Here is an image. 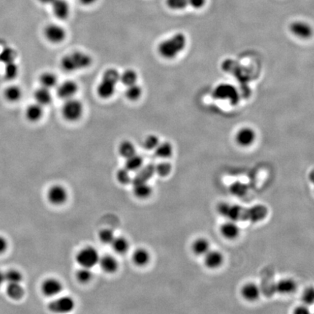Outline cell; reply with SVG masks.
<instances>
[{"mask_svg": "<svg viewBox=\"0 0 314 314\" xmlns=\"http://www.w3.org/2000/svg\"><path fill=\"white\" fill-rule=\"evenodd\" d=\"M73 299L69 297H64L53 300L49 305V309L53 313H66L72 311L74 308Z\"/></svg>", "mask_w": 314, "mask_h": 314, "instance_id": "cell-10", "label": "cell"}, {"mask_svg": "<svg viewBox=\"0 0 314 314\" xmlns=\"http://www.w3.org/2000/svg\"><path fill=\"white\" fill-rule=\"evenodd\" d=\"M155 154L159 158L168 159L172 156L173 153V147L171 143L168 142L159 143L154 149Z\"/></svg>", "mask_w": 314, "mask_h": 314, "instance_id": "cell-27", "label": "cell"}, {"mask_svg": "<svg viewBox=\"0 0 314 314\" xmlns=\"http://www.w3.org/2000/svg\"><path fill=\"white\" fill-rule=\"evenodd\" d=\"M308 305H301L296 307L294 310V313L295 314H308L309 313V309L308 308Z\"/></svg>", "mask_w": 314, "mask_h": 314, "instance_id": "cell-48", "label": "cell"}, {"mask_svg": "<svg viewBox=\"0 0 314 314\" xmlns=\"http://www.w3.org/2000/svg\"><path fill=\"white\" fill-rule=\"evenodd\" d=\"M138 79V74L134 69H127L119 75V82H121L126 87L137 83Z\"/></svg>", "mask_w": 314, "mask_h": 314, "instance_id": "cell-28", "label": "cell"}, {"mask_svg": "<svg viewBox=\"0 0 314 314\" xmlns=\"http://www.w3.org/2000/svg\"><path fill=\"white\" fill-rule=\"evenodd\" d=\"M290 31L295 36L302 39H308L311 37L312 28L308 23L302 21H295L290 26Z\"/></svg>", "mask_w": 314, "mask_h": 314, "instance_id": "cell-18", "label": "cell"}, {"mask_svg": "<svg viewBox=\"0 0 314 314\" xmlns=\"http://www.w3.org/2000/svg\"><path fill=\"white\" fill-rule=\"evenodd\" d=\"M8 243L6 238L0 236V254H3L8 249Z\"/></svg>", "mask_w": 314, "mask_h": 314, "instance_id": "cell-49", "label": "cell"}, {"mask_svg": "<svg viewBox=\"0 0 314 314\" xmlns=\"http://www.w3.org/2000/svg\"><path fill=\"white\" fill-rule=\"evenodd\" d=\"M133 192L137 197L140 199H146L152 194V188L148 183L133 185Z\"/></svg>", "mask_w": 314, "mask_h": 314, "instance_id": "cell-30", "label": "cell"}, {"mask_svg": "<svg viewBox=\"0 0 314 314\" xmlns=\"http://www.w3.org/2000/svg\"><path fill=\"white\" fill-rule=\"evenodd\" d=\"M160 138L155 135H150L147 136L146 139L144 140L143 143V148H146L148 151L154 150L160 143Z\"/></svg>", "mask_w": 314, "mask_h": 314, "instance_id": "cell-41", "label": "cell"}, {"mask_svg": "<svg viewBox=\"0 0 314 314\" xmlns=\"http://www.w3.org/2000/svg\"><path fill=\"white\" fill-rule=\"evenodd\" d=\"M224 262V256L218 250L210 249L204 256V263L209 269H217L222 266Z\"/></svg>", "mask_w": 314, "mask_h": 314, "instance_id": "cell-11", "label": "cell"}, {"mask_svg": "<svg viewBox=\"0 0 314 314\" xmlns=\"http://www.w3.org/2000/svg\"><path fill=\"white\" fill-rule=\"evenodd\" d=\"M99 263L101 267L107 273L115 272L118 268V263L114 257L106 256L100 258Z\"/></svg>", "mask_w": 314, "mask_h": 314, "instance_id": "cell-26", "label": "cell"}, {"mask_svg": "<svg viewBox=\"0 0 314 314\" xmlns=\"http://www.w3.org/2000/svg\"><path fill=\"white\" fill-rule=\"evenodd\" d=\"M99 253L93 247L88 246L82 249L77 256V261L82 267L91 268L99 263Z\"/></svg>", "mask_w": 314, "mask_h": 314, "instance_id": "cell-7", "label": "cell"}, {"mask_svg": "<svg viewBox=\"0 0 314 314\" xmlns=\"http://www.w3.org/2000/svg\"><path fill=\"white\" fill-rule=\"evenodd\" d=\"M172 170H173V167L170 163H162L159 164L158 165H155V173H157V175H160V177H167L171 173Z\"/></svg>", "mask_w": 314, "mask_h": 314, "instance_id": "cell-38", "label": "cell"}, {"mask_svg": "<svg viewBox=\"0 0 314 314\" xmlns=\"http://www.w3.org/2000/svg\"><path fill=\"white\" fill-rule=\"evenodd\" d=\"M217 211L228 220L244 221L258 223L264 220L268 215L267 207L263 204H257L251 207H243L236 204L221 202L217 207Z\"/></svg>", "mask_w": 314, "mask_h": 314, "instance_id": "cell-1", "label": "cell"}, {"mask_svg": "<svg viewBox=\"0 0 314 314\" xmlns=\"http://www.w3.org/2000/svg\"><path fill=\"white\" fill-rule=\"evenodd\" d=\"M42 290L47 297L56 296L61 292L62 285L55 278H49L42 285Z\"/></svg>", "mask_w": 314, "mask_h": 314, "instance_id": "cell-19", "label": "cell"}, {"mask_svg": "<svg viewBox=\"0 0 314 314\" xmlns=\"http://www.w3.org/2000/svg\"><path fill=\"white\" fill-rule=\"evenodd\" d=\"M189 4L188 0H167V5L170 9L183 10Z\"/></svg>", "mask_w": 314, "mask_h": 314, "instance_id": "cell-44", "label": "cell"}, {"mask_svg": "<svg viewBox=\"0 0 314 314\" xmlns=\"http://www.w3.org/2000/svg\"><path fill=\"white\" fill-rule=\"evenodd\" d=\"M189 4L196 9H200L203 8L206 3V0H188Z\"/></svg>", "mask_w": 314, "mask_h": 314, "instance_id": "cell-47", "label": "cell"}, {"mask_svg": "<svg viewBox=\"0 0 314 314\" xmlns=\"http://www.w3.org/2000/svg\"><path fill=\"white\" fill-rule=\"evenodd\" d=\"M47 197L52 204L60 205L67 201V192L61 185H54L49 190Z\"/></svg>", "mask_w": 314, "mask_h": 314, "instance_id": "cell-15", "label": "cell"}, {"mask_svg": "<svg viewBox=\"0 0 314 314\" xmlns=\"http://www.w3.org/2000/svg\"><path fill=\"white\" fill-rule=\"evenodd\" d=\"M77 277L80 282H88L92 277V273L91 272L90 268L82 267V269L79 270L77 272Z\"/></svg>", "mask_w": 314, "mask_h": 314, "instance_id": "cell-42", "label": "cell"}, {"mask_svg": "<svg viewBox=\"0 0 314 314\" xmlns=\"http://www.w3.org/2000/svg\"><path fill=\"white\" fill-rule=\"evenodd\" d=\"M127 99L131 101H136L141 99L143 94V89L141 86L136 83L127 87L125 90Z\"/></svg>", "mask_w": 314, "mask_h": 314, "instance_id": "cell-33", "label": "cell"}, {"mask_svg": "<svg viewBox=\"0 0 314 314\" xmlns=\"http://www.w3.org/2000/svg\"><path fill=\"white\" fill-rule=\"evenodd\" d=\"M119 153L124 159L128 158L136 153V146L131 141H122L119 146Z\"/></svg>", "mask_w": 314, "mask_h": 314, "instance_id": "cell-34", "label": "cell"}, {"mask_svg": "<svg viewBox=\"0 0 314 314\" xmlns=\"http://www.w3.org/2000/svg\"><path fill=\"white\" fill-rule=\"evenodd\" d=\"M186 42V37L183 34H176L159 45V53L164 58L173 59L183 51Z\"/></svg>", "mask_w": 314, "mask_h": 314, "instance_id": "cell-3", "label": "cell"}, {"mask_svg": "<svg viewBox=\"0 0 314 314\" xmlns=\"http://www.w3.org/2000/svg\"><path fill=\"white\" fill-rule=\"evenodd\" d=\"M6 282L8 284L20 283L22 281V275L16 270H10L5 273Z\"/></svg>", "mask_w": 314, "mask_h": 314, "instance_id": "cell-40", "label": "cell"}, {"mask_svg": "<svg viewBox=\"0 0 314 314\" xmlns=\"http://www.w3.org/2000/svg\"><path fill=\"white\" fill-rule=\"evenodd\" d=\"M111 245L113 246V249L116 253L119 254H124L128 251L129 248V244L128 241L124 238L117 237L114 239V241L111 243Z\"/></svg>", "mask_w": 314, "mask_h": 314, "instance_id": "cell-37", "label": "cell"}, {"mask_svg": "<svg viewBox=\"0 0 314 314\" xmlns=\"http://www.w3.org/2000/svg\"><path fill=\"white\" fill-rule=\"evenodd\" d=\"M119 75L120 73L115 69H109L104 72L96 89L101 99L107 100L114 96L119 82Z\"/></svg>", "mask_w": 314, "mask_h": 314, "instance_id": "cell-4", "label": "cell"}, {"mask_svg": "<svg viewBox=\"0 0 314 314\" xmlns=\"http://www.w3.org/2000/svg\"><path fill=\"white\" fill-rule=\"evenodd\" d=\"M6 282V277H5V273L0 271V286L3 285V283Z\"/></svg>", "mask_w": 314, "mask_h": 314, "instance_id": "cell-51", "label": "cell"}, {"mask_svg": "<svg viewBox=\"0 0 314 314\" xmlns=\"http://www.w3.org/2000/svg\"><path fill=\"white\" fill-rule=\"evenodd\" d=\"M16 57V52L11 47H6L0 52V62L4 64L5 65L7 64L15 62Z\"/></svg>", "mask_w": 314, "mask_h": 314, "instance_id": "cell-35", "label": "cell"}, {"mask_svg": "<svg viewBox=\"0 0 314 314\" xmlns=\"http://www.w3.org/2000/svg\"><path fill=\"white\" fill-rule=\"evenodd\" d=\"M247 191L248 187L245 184L240 183V182H236L233 183L230 187L231 193L236 197H242L245 195Z\"/></svg>", "mask_w": 314, "mask_h": 314, "instance_id": "cell-39", "label": "cell"}, {"mask_svg": "<svg viewBox=\"0 0 314 314\" xmlns=\"http://www.w3.org/2000/svg\"><path fill=\"white\" fill-rule=\"evenodd\" d=\"M192 251L196 256H204L210 250V242L206 238H197L192 246Z\"/></svg>", "mask_w": 314, "mask_h": 314, "instance_id": "cell-23", "label": "cell"}, {"mask_svg": "<svg viewBox=\"0 0 314 314\" xmlns=\"http://www.w3.org/2000/svg\"><path fill=\"white\" fill-rule=\"evenodd\" d=\"M43 106L41 105L37 104H32L28 105L25 112L26 119L31 122H37L42 119L44 114Z\"/></svg>", "mask_w": 314, "mask_h": 314, "instance_id": "cell-21", "label": "cell"}, {"mask_svg": "<svg viewBox=\"0 0 314 314\" xmlns=\"http://www.w3.org/2000/svg\"><path fill=\"white\" fill-rule=\"evenodd\" d=\"M82 4L85 5V6H89V5L93 4L96 3V0H79Z\"/></svg>", "mask_w": 314, "mask_h": 314, "instance_id": "cell-50", "label": "cell"}, {"mask_svg": "<svg viewBox=\"0 0 314 314\" xmlns=\"http://www.w3.org/2000/svg\"><path fill=\"white\" fill-rule=\"evenodd\" d=\"M155 173V165L149 164L146 166L142 167L138 170L136 176L132 178L131 183L133 185L136 184L148 183V180L153 177Z\"/></svg>", "mask_w": 314, "mask_h": 314, "instance_id": "cell-12", "label": "cell"}, {"mask_svg": "<svg viewBox=\"0 0 314 314\" xmlns=\"http://www.w3.org/2000/svg\"><path fill=\"white\" fill-rule=\"evenodd\" d=\"M213 97L217 99L228 100L232 105L238 104L239 101V92L234 85L230 84H221L214 89Z\"/></svg>", "mask_w": 314, "mask_h": 314, "instance_id": "cell-6", "label": "cell"}, {"mask_svg": "<svg viewBox=\"0 0 314 314\" xmlns=\"http://www.w3.org/2000/svg\"><path fill=\"white\" fill-rule=\"evenodd\" d=\"M92 58L88 53L82 51L70 52L60 60V67L64 72H79L90 67Z\"/></svg>", "mask_w": 314, "mask_h": 314, "instance_id": "cell-2", "label": "cell"}, {"mask_svg": "<svg viewBox=\"0 0 314 314\" xmlns=\"http://www.w3.org/2000/svg\"><path fill=\"white\" fill-rule=\"evenodd\" d=\"M22 96H23V91L19 86H8L4 91L5 98L10 102L15 103L20 101Z\"/></svg>", "mask_w": 314, "mask_h": 314, "instance_id": "cell-25", "label": "cell"}, {"mask_svg": "<svg viewBox=\"0 0 314 314\" xmlns=\"http://www.w3.org/2000/svg\"><path fill=\"white\" fill-rule=\"evenodd\" d=\"M39 81L41 84V87H45V88L48 89L55 88L58 84V79L56 74L50 72L42 73L40 75Z\"/></svg>", "mask_w": 314, "mask_h": 314, "instance_id": "cell-24", "label": "cell"}, {"mask_svg": "<svg viewBox=\"0 0 314 314\" xmlns=\"http://www.w3.org/2000/svg\"><path fill=\"white\" fill-rule=\"evenodd\" d=\"M84 106L79 100L71 99L65 101L62 106L61 113L63 117L69 121H77L82 116Z\"/></svg>", "mask_w": 314, "mask_h": 314, "instance_id": "cell-5", "label": "cell"}, {"mask_svg": "<svg viewBox=\"0 0 314 314\" xmlns=\"http://www.w3.org/2000/svg\"><path fill=\"white\" fill-rule=\"evenodd\" d=\"M256 137V133L251 128H242L236 134V141L240 146L247 147L254 143Z\"/></svg>", "mask_w": 314, "mask_h": 314, "instance_id": "cell-16", "label": "cell"}, {"mask_svg": "<svg viewBox=\"0 0 314 314\" xmlns=\"http://www.w3.org/2000/svg\"><path fill=\"white\" fill-rule=\"evenodd\" d=\"M117 179L121 184L127 185V184L131 183L132 178L130 175V171H128L126 168L121 169L117 173Z\"/></svg>", "mask_w": 314, "mask_h": 314, "instance_id": "cell-46", "label": "cell"}, {"mask_svg": "<svg viewBox=\"0 0 314 314\" xmlns=\"http://www.w3.org/2000/svg\"><path fill=\"white\" fill-rule=\"evenodd\" d=\"M7 294L13 300H20L24 295V290L20 283L8 284Z\"/></svg>", "mask_w": 314, "mask_h": 314, "instance_id": "cell-31", "label": "cell"}, {"mask_svg": "<svg viewBox=\"0 0 314 314\" xmlns=\"http://www.w3.org/2000/svg\"><path fill=\"white\" fill-rule=\"evenodd\" d=\"M150 261V255L145 249H138L133 254V261L137 266H144Z\"/></svg>", "mask_w": 314, "mask_h": 314, "instance_id": "cell-32", "label": "cell"}, {"mask_svg": "<svg viewBox=\"0 0 314 314\" xmlns=\"http://www.w3.org/2000/svg\"><path fill=\"white\" fill-rule=\"evenodd\" d=\"M298 284L291 278H281L275 285V289L281 295H290L296 291Z\"/></svg>", "mask_w": 314, "mask_h": 314, "instance_id": "cell-17", "label": "cell"}, {"mask_svg": "<svg viewBox=\"0 0 314 314\" xmlns=\"http://www.w3.org/2000/svg\"><path fill=\"white\" fill-rule=\"evenodd\" d=\"M34 98H35V103L41 105L43 107L51 104L52 101L50 89L43 87H40L35 91Z\"/></svg>", "mask_w": 314, "mask_h": 314, "instance_id": "cell-22", "label": "cell"}, {"mask_svg": "<svg viewBox=\"0 0 314 314\" xmlns=\"http://www.w3.org/2000/svg\"><path fill=\"white\" fill-rule=\"evenodd\" d=\"M220 233L226 239L234 240L240 234V229L235 221L229 220L221 226Z\"/></svg>", "mask_w": 314, "mask_h": 314, "instance_id": "cell-13", "label": "cell"}, {"mask_svg": "<svg viewBox=\"0 0 314 314\" xmlns=\"http://www.w3.org/2000/svg\"><path fill=\"white\" fill-rule=\"evenodd\" d=\"M302 301L306 305H312L314 301V290L313 288H308L302 294Z\"/></svg>", "mask_w": 314, "mask_h": 314, "instance_id": "cell-45", "label": "cell"}, {"mask_svg": "<svg viewBox=\"0 0 314 314\" xmlns=\"http://www.w3.org/2000/svg\"><path fill=\"white\" fill-rule=\"evenodd\" d=\"M4 70L5 77L8 80H13L18 77L19 74V67L16 62L6 64Z\"/></svg>", "mask_w": 314, "mask_h": 314, "instance_id": "cell-36", "label": "cell"}, {"mask_svg": "<svg viewBox=\"0 0 314 314\" xmlns=\"http://www.w3.org/2000/svg\"><path fill=\"white\" fill-rule=\"evenodd\" d=\"M44 33L45 38L52 44L61 43L67 37L66 30L63 27L57 24L48 25L45 28Z\"/></svg>", "mask_w": 314, "mask_h": 314, "instance_id": "cell-9", "label": "cell"}, {"mask_svg": "<svg viewBox=\"0 0 314 314\" xmlns=\"http://www.w3.org/2000/svg\"><path fill=\"white\" fill-rule=\"evenodd\" d=\"M51 5L52 12L57 18L65 20L68 18L70 9L68 3L66 0H55Z\"/></svg>", "mask_w": 314, "mask_h": 314, "instance_id": "cell-20", "label": "cell"}, {"mask_svg": "<svg viewBox=\"0 0 314 314\" xmlns=\"http://www.w3.org/2000/svg\"><path fill=\"white\" fill-rule=\"evenodd\" d=\"M44 4H52L55 0H40Z\"/></svg>", "mask_w": 314, "mask_h": 314, "instance_id": "cell-52", "label": "cell"}, {"mask_svg": "<svg viewBox=\"0 0 314 314\" xmlns=\"http://www.w3.org/2000/svg\"><path fill=\"white\" fill-rule=\"evenodd\" d=\"M79 87L77 82L73 80H66L57 85L56 93L59 99L67 101L73 99L77 94Z\"/></svg>", "mask_w": 314, "mask_h": 314, "instance_id": "cell-8", "label": "cell"}, {"mask_svg": "<svg viewBox=\"0 0 314 314\" xmlns=\"http://www.w3.org/2000/svg\"><path fill=\"white\" fill-rule=\"evenodd\" d=\"M143 160L140 155L135 153L133 156L126 159L125 168L128 171H138L143 167Z\"/></svg>", "mask_w": 314, "mask_h": 314, "instance_id": "cell-29", "label": "cell"}, {"mask_svg": "<svg viewBox=\"0 0 314 314\" xmlns=\"http://www.w3.org/2000/svg\"><path fill=\"white\" fill-rule=\"evenodd\" d=\"M100 239L103 243L106 244H111L115 239L114 232L110 229H104L100 233Z\"/></svg>", "mask_w": 314, "mask_h": 314, "instance_id": "cell-43", "label": "cell"}, {"mask_svg": "<svg viewBox=\"0 0 314 314\" xmlns=\"http://www.w3.org/2000/svg\"><path fill=\"white\" fill-rule=\"evenodd\" d=\"M261 289L253 282H248L243 285L241 289V295L246 301L255 302L261 296Z\"/></svg>", "mask_w": 314, "mask_h": 314, "instance_id": "cell-14", "label": "cell"}]
</instances>
